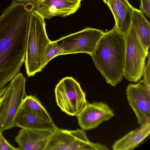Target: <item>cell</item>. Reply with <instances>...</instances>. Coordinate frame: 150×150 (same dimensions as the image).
Wrapping results in <instances>:
<instances>
[{
    "instance_id": "ac0fdd59",
    "label": "cell",
    "mask_w": 150,
    "mask_h": 150,
    "mask_svg": "<svg viewBox=\"0 0 150 150\" xmlns=\"http://www.w3.org/2000/svg\"><path fill=\"white\" fill-rule=\"evenodd\" d=\"M62 46L58 40L50 41L47 46L41 62L42 70L52 59L55 57L63 55Z\"/></svg>"
},
{
    "instance_id": "7c38bea8",
    "label": "cell",
    "mask_w": 150,
    "mask_h": 150,
    "mask_svg": "<svg viewBox=\"0 0 150 150\" xmlns=\"http://www.w3.org/2000/svg\"><path fill=\"white\" fill-rule=\"evenodd\" d=\"M53 131L22 129L15 138L18 150H45Z\"/></svg>"
},
{
    "instance_id": "44dd1931",
    "label": "cell",
    "mask_w": 150,
    "mask_h": 150,
    "mask_svg": "<svg viewBox=\"0 0 150 150\" xmlns=\"http://www.w3.org/2000/svg\"><path fill=\"white\" fill-rule=\"evenodd\" d=\"M140 10L147 17L150 18V0H140Z\"/></svg>"
},
{
    "instance_id": "6da1fadb",
    "label": "cell",
    "mask_w": 150,
    "mask_h": 150,
    "mask_svg": "<svg viewBox=\"0 0 150 150\" xmlns=\"http://www.w3.org/2000/svg\"><path fill=\"white\" fill-rule=\"evenodd\" d=\"M32 10L13 0L0 16V90L20 72L24 62Z\"/></svg>"
},
{
    "instance_id": "7a4b0ae2",
    "label": "cell",
    "mask_w": 150,
    "mask_h": 150,
    "mask_svg": "<svg viewBox=\"0 0 150 150\" xmlns=\"http://www.w3.org/2000/svg\"><path fill=\"white\" fill-rule=\"evenodd\" d=\"M125 37L115 25L104 32L90 54L97 69L106 82L115 86L122 80L125 66Z\"/></svg>"
},
{
    "instance_id": "7402d4cb",
    "label": "cell",
    "mask_w": 150,
    "mask_h": 150,
    "mask_svg": "<svg viewBox=\"0 0 150 150\" xmlns=\"http://www.w3.org/2000/svg\"><path fill=\"white\" fill-rule=\"evenodd\" d=\"M148 60L147 64L145 65L143 72V75L144 77L143 80L148 84L150 85V52H149L148 55Z\"/></svg>"
},
{
    "instance_id": "8992f818",
    "label": "cell",
    "mask_w": 150,
    "mask_h": 150,
    "mask_svg": "<svg viewBox=\"0 0 150 150\" xmlns=\"http://www.w3.org/2000/svg\"><path fill=\"white\" fill-rule=\"evenodd\" d=\"M105 146L91 142L82 129L57 128L50 136L45 150H107Z\"/></svg>"
},
{
    "instance_id": "9c48e42d",
    "label": "cell",
    "mask_w": 150,
    "mask_h": 150,
    "mask_svg": "<svg viewBox=\"0 0 150 150\" xmlns=\"http://www.w3.org/2000/svg\"><path fill=\"white\" fill-rule=\"evenodd\" d=\"M129 104L136 116L137 123H150V85L143 79L129 84L126 89Z\"/></svg>"
},
{
    "instance_id": "8fae6325",
    "label": "cell",
    "mask_w": 150,
    "mask_h": 150,
    "mask_svg": "<svg viewBox=\"0 0 150 150\" xmlns=\"http://www.w3.org/2000/svg\"><path fill=\"white\" fill-rule=\"evenodd\" d=\"M114 115L113 110L106 104L94 102L86 105L76 116L79 125L83 130L95 129L103 122Z\"/></svg>"
},
{
    "instance_id": "30bf717a",
    "label": "cell",
    "mask_w": 150,
    "mask_h": 150,
    "mask_svg": "<svg viewBox=\"0 0 150 150\" xmlns=\"http://www.w3.org/2000/svg\"><path fill=\"white\" fill-rule=\"evenodd\" d=\"M81 0H35L33 10L44 20L54 16H68L81 6Z\"/></svg>"
},
{
    "instance_id": "2e32d148",
    "label": "cell",
    "mask_w": 150,
    "mask_h": 150,
    "mask_svg": "<svg viewBox=\"0 0 150 150\" xmlns=\"http://www.w3.org/2000/svg\"><path fill=\"white\" fill-rule=\"evenodd\" d=\"M132 23L140 41L146 54H148L150 45L149 23L142 12L133 7Z\"/></svg>"
},
{
    "instance_id": "e0dca14e",
    "label": "cell",
    "mask_w": 150,
    "mask_h": 150,
    "mask_svg": "<svg viewBox=\"0 0 150 150\" xmlns=\"http://www.w3.org/2000/svg\"><path fill=\"white\" fill-rule=\"evenodd\" d=\"M21 108L45 121L53 122L45 109L35 96L26 95L23 101Z\"/></svg>"
},
{
    "instance_id": "3957f363",
    "label": "cell",
    "mask_w": 150,
    "mask_h": 150,
    "mask_svg": "<svg viewBox=\"0 0 150 150\" xmlns=\"http://www.w3.org/2000/svg\"><path fill=\"white\" fill-rule=\"evenodd\" d=\"M45 20L33 9L30 17L24 62L28 77L42 71L41 62L46 48L50 42L46 30Z\"/></svg>"
},
{
    "instance_id": "d6986e66",
    "label": "cell",
    "mask_w": 150,
    "mask_h": 150,
    "mask_svg": "<svg viewBox=\"0 0 150 150\" xmlns=\"http://www.w3.org/2000/svg\"><path fill=\"white\" fill-rule=\"evenodd\" d=\"M9 88V84L0 90V118L4 105L6 100Z\"/></svg>"
},
{
    "instance_id": "ffe728a7",
    "label": "cell",
    "mask_w": 150,
    "mask_h": 150,
    "mask_svg": "<svg viewBox=\"0 0 150 150\" xmlns=\"http://www.w3.org/2000/svg\"><path fill=\"white\" fill-rule=\"evenodd\" d=\"M2 132H0V150H18L11 145L3 136Z\"/></svg>"
},
{
    "instance_id": "603a6c76",
    "label": "cell",
    "mask_w": 150,
    "mask_h": 150,
    "mask_svg": "<svg viewBox=\"0 0 150 150\" xmlns=\"http://www.w3.org/2000/svg\"><path fill=\"white\" fill-rule=\"evenodd\" d=\"M20 3H28L33 1L35 0H13Z\"/></svg>"
},
{
    "instance_id": "ba28073f",
    "label": "cell",
    "mask_w": 150,
    "mask_h": 150,
    "mask_svg": "<svg viewBox=\"0 0 150 150\" xmlns=\"http://www.w3.org/2000/svg\"><path fill=\"white\" fill-rule=\"evenodd\" d=\"M104 33L101 30L87 28L57 40L62 47L63 55L82 53L90 55Z\"/></svg>"
},
{
    "instance_id": "277c9868",
    "label": "cell",
    "mask_w": 150,
    "mask_h": 150,
    "mask_svg": "<svg viewBox=\"0 0 150 150\" xmlns=\"http://www.w3.org/2000/svg\"><path fill=\"white\" fill-rule=\"evenodd\" d=\"M54 92L57 105L70 115L76 116L87 103L80 84L72 77L61 79L56 85Z\"/></svg>"
},
{
    "instance_id": "52a82bcc",
    "label": "cell",
    "mask_w": 150,
    "mask_h": 150,
    "mask_svg": "<svg viewBox=\"0 0 150 150\" xmlns=\"http://www.w3.org/2000/svg\"><path fill=\"white\" fill-rule=\"evenodd\" d=\"M26 79L21 72L9 84L6 99L0 118V132L15 126L16 118L26 95L25 90Z\"/></svg>"
},
{
    "instance_id": "cb8c5ba5",
    "label": "cell",
    "mask_w": 150,
    "mask_h": 150,
    "mask_svg": "<svg viewBox=\"0 0 150 150\" xmlns=\"http://www.w3.org/2000/svg\"><path fill=\"white\" fill-rule=\"evenodd\" d=\"M104 3L106 4L107 5L108 4L109 0H103Z\"/></svg>"
},
{
    "instance_id": "5b68a950",
    "label": "cell",
    "mask_w": 150,
    "mask_h": 150,
    "mask_svg": "<svg viewBox=\"0 0 150 150\" xmlns=\"http://www.w3.org/2000/svg\"><path fill=\"white\" fill-rule=\"evenodd\" d=\"M125 39L124 76L129 81L137 82L143 75L146 58L148 57L132 24Z\"/></svg>"
},
{
    "instance_id": "5bb4252c",
    "label": "cell",
    "mask_w": 150,
    "mask_h": 150,
    "mask_svg": "<svg viewBox=\"0 0 150 150\" xmlns=\"http://www.w3.org/2000/svg\"><path fill=\"white\" fill-rule=\"evenodd\" d=\"M15 126L22 129L54 131L57 128L53 122L45 121L21 108L16 115Z\"/></svg>"
},
{
    "instance_id": "4fadbf2b",
    "label": "cell",
    "mask_w": 150,
    "mask_h": 150,
    "mask_svg": "<svg viewBox=\"0 0 150 150\" xmlns=\"http://www.w3.org/2000/svg\"><path fill=\"white\" fill-rule=\"evenodd\" d=\"M107 5L113 16L117 30L125 37L132 24L133 7L127 0H109Z\"/></svg>"
},
{
    "instance_id": "9a60e30c",
    "label": "cell",
    "mask_w": 150,
    "mask_h": 150,
    "mask_svg": "<svg viewBox=\"0 0 150 150\" xmlns=\"http://www.w3.org/2000/svg\"><path fill=\"white\" fill-rule=\"evenodd\" d=\"M139 128L132 130L116 141L114 150H131L137 146L150 134V123H146Z\"/></svg>"
}]
</instances>
